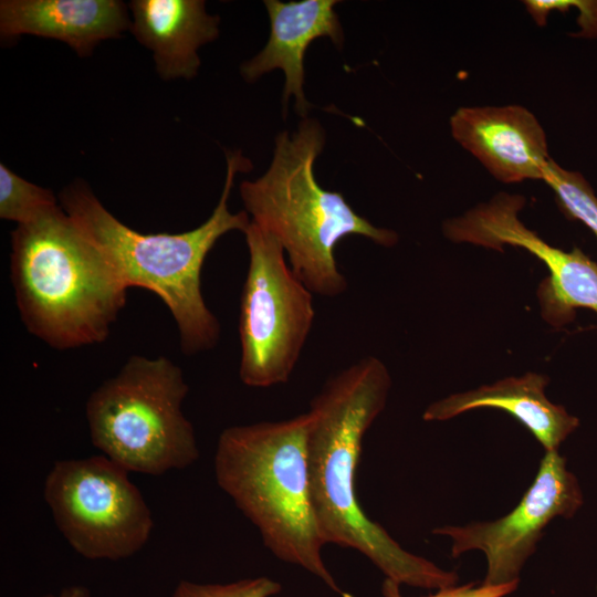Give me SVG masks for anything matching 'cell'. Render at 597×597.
<instances>
[{"mask_svg": "<svg viewBox=\"0 0 597 597\" xmlns=\"http://www.w3.org/2000/svg\"><path fill=\"white\" fill-rule=\"evenodd\" d=\"M391 378L367 356L329 377L310 404L307 451L312 501L325 544L353 548L398 586L439 590L459 575L406 551L359 504L356 468L364 436L385 409Z\"/></svg>", "mask_w": 597, "mask_h": 597, "instance_id": "6da1fadb", "label": "cell"}, {"mask_svg": "<svg viewBox=\"0 0 597 597\" xmlns=\"http://www.w3.org/2000/svg\"><path fill=\"white\" fill-rule=\"evenodd\" d=\"M251 168L240 151L227 154L222 193L211 216L181 233H140L121 222L83 181L60 195L63 210L98 250L127 287L155 293L168 307L178 328L181 352L195 355L212 349L220 324L201 291V271L216 242L226 233L244 232L251 222L245 210L233 213L228 201L234 177Z\"/></svg>", "mask_w": 597, "mask_h": 597, "instance_id": "7a4b0ae2", "label": "cell"}, {"mask_svg": "<svg viewBox=\"0 0 597 597\" xmlns=\"http://www.w3.org/2000/svg\"><path fill=\"white\" fill-rule=\"evenodd\" d=\"M318 121L303 118L297 129L275 138L268 170L240 185V196L251 221L282 247L292 271L313 293L336 297L347 289L338 269L336 245L346 237L360 235L392 247L398 234L358 214L337 191L322 188L314 172L325 145Z\"/></svg>", "mask_w": 597, "mask_h": 597, "instance_id": "3957f363", "label": "cell"}, {"mask_svg": "<svg viewBox=\"0 0 597 597\" xmlns=\"http://www.w3.org/2000/svg\"><path fill=\"white\" fill-rule=\"evenodd\" d=\"M10 274L27 329L63 350L102 343L127 287L61 206L17 226Z\"/></svg>", "mask_w": 597, "mask_h": 597, "instance_id": "277c9868", "label": "cell"}, {"mask_svg": "<svg viewBox=\"0 0 597 597\" xmlns=\"http://www.w3.org/2000/svg\"><path fill=\"white\" fill-rule=\"evenodd\" d=\"M308 415L232 426L218 439V485L258 528L279 559L300 566L342 597L327 569L315 515L307 451Z\"/></svg>", "mask_w": 597, "mask_h": 597, "instance_id": "5b68a950", "label": "cell"}, {"mask_svg": "<svg viewBox=\"0 0 597 597\" xmlns=\"http://www.w3.org/2000/svg\"><path fill=\"white\" fill-rule=\"evenodd\" d=\"M188 391L182 369L166 356L129 357L86 401L92 443L128 472L190 467L200 453L182 411Z\"/></svg>", "mask_w": 597, "mask_h": 597, "instance_id": "8992f818", "label": "cell"}, {"mask_svg": "<svg viewBox=\"0 0 597 597\" xmlns=\"http://www.w3.org/2000/svg\"><path fill=\"white\" fill-rule=\"evenodd\" d=\"M249 266L240 302L241 381L266 388L289 381L311 333L313 293L280 243L252 221L244 230Z\"/></svg>", "mask_w": 597, "mask_h": 597, "instance_id": "52a82bcc", "label": "cell"}, {"mask_svg": "<svg viewBox=\"0 0 597 597\" xmlns=\"http://www.w3.org/2000/svg\"><path fill=\"white\" fill-rule=\"evenodd\" d=\"M128 473L104 454L53 463L44 500L56 527L81 556L118 561L148 542L151 512Z\"/></svg>", "mask_w": 597, "mask_h": 597, "instance_id": "ba28073f", "label": "cell"}, {"mask_svg": "<svg viewBox=\"0 0 597 597\" xmlns=\"http://www.w3.org/2000/svg\"><path fill=\"white\" fill-rule=\"evenodd\" d=\"M583 504L582 488L566 459L558 451H546L532 485L510 513L494 521L437 527L432 533L452 540L454 558L473 549L484 553L483 584L504 585L520 582L545 527L557 516L573 517Z\"/></svg>", "mask_w": 597, "mask_h": 597, "instance_id": "9c48e42d", "label": "cell"}, {"mask_svg": "<svg viewBox=\"0 0 597 597\" xmlns=\"http://www.w3.org/2000/svg\"><path fill=\"white\" fill-rule=\"evenodd\" d=\"M525 198L500 192L464 214L444 221L443 234L453 242L503 251L520 247L540 259L549 275L538 285L542 317L552 326L570 323L575 311L584 307L597 314V263L579 249L566 252L552 247L517 217Z\"/></svg>", "mask_w": 597, "mask_h": 597, "instance_id": "30bf717a", "label": "cell"}, {"mask_svg": "<svg viewBox=\"0 0 597 597\" xmlns=\"http://www.w3.org/2000/svg\"><path fill=\"white\" fill-rule=\"evenodd\" d=\"M453 139L499 181L541 179L548 159L546 134L521 105L460 107L450 117Z\"/></svg>", "mask_w": 597, "mask_h": 597, "instance_id": "8fae6325", "label": "cell"}, {"mask_svg": "<svg viewBox=\"0 0 597 597\" xmlns=\"http://www.w3.org/2000/svg\"><path fill=\"white\" fill-rule=\"evenodd\" d=\"M336 3V0L264 1L270 18L269 40L255 56L241 65L240 72L252 83L273 70H282L285 75L283 112L293 96L295 112L302 118L307 117L311 104L303 86L304 56L310 44L327 36L338 49L343 45V28L334 10Z\"/></svg>", "mask_w": 597, "mask_h": 597, "instance_id": "7c38bea8", "label": "cell"}, {"mask_svg": "<svg viewBox=\"0 0 597 597\" xmlns=\"http://www.w3.org/2000/svg\"><path fill=\"white\" fill-rule=\"evenodd\" d=\"M117 0H2L0 33L4 39L32 34L60 40L87 56L102 40L130 28Z\"/></svg>", "mask_w": 597, "mask_h": 597, "instance_id": "4fadbf2b", "label": "cell"}, {"mask_svg": "<svg viewBox=\"0 0 597 597\" xmlns=\"http://www.w3.org/2000/svg\"><path fill=\"white\" fill-rule=\"evenodd\" d=\"M548 377L527 373L493 385L453 394L430 404L423 411L426 421H444L479 408L500 409L521 422L546 451L558 447L579 426V420L545 395Z\"/></svg>", "mask_w": 597, "mask_h": 597, "instance_id": "5bb4252c", "label": "cell"}, {"mask_svg": "<svg viewBox=\"0 0 597 597\" xmlns=\"http://www.w3.org/2000/svg\"><path fill=\"white\" fill-rule=\"evenodd\" d=\"M130 24L136 39L153 51L164 80L197 75L198 49L219 35L220 19L206 11L202 0H134Z\"/></svg>", "mask_w": 597, "mask_h": 597, "instance_id": "9a60e30c", "label": "cell"}, {"mask_svg": "<svg viewBox=\"0 0 597 597\" xmlns=\"http://www.w3.org/2000/svg\"><path fill=\"white\" fill-rule=\"evenodd\" d=\"M59 207L49 189L36 186L0 165V218L17 226L36 220Z\"/></svg>", "mask_w": 597, "mask_h": 597, "instance_id": "2e32d148", "label": "cell"}, {"mask_svg": "<svg viewBox=\"0 0 597 597\" xmlns=\"http://www.w3.org/2000/svg\"><path fill=\"white\" fill-rule=\"evenodd\" d=\"M542 180L553 189L564 213L582 221L597 238V196L584 176L564 169L549 158L544 166Z\"/></svg>", "mask_w": 597, "mask_h": 597, "instance_id": "e0dca14e", "label": "cell"}, {"mask_svg": "<svg viewBox=\"0 0 597 597\" xmlns=\"http://www.w3.org/2000/svg\"><path fill=\"white\" fill-rule=\"evenodd\" d=\"M281 590L279 582L265 576L227 584H200L182 579L177 584L172 597H272Z\"/></svg>", "mask_w": 597, "mask_h": 597, "instance_id": "ac0fdd59", "label": "cell"}, {"mask_svg": "<svg viewBox=\"0 0 597 597\" xmlns=\"http://www.w3.org/2000/svg\"><path fill=\"white\" fill-rule=\"evenodd\" d=\"M519 583L520 582L493 586L484 585L483 583L479 585L475 583H468L439 589L426 597H505L517 589ZM384 595L386 597H400L399 586L385 580Z\"/></svg>", "mask_w": 597, "mask_h": 597, "instance_id": "d6986e66", "label": "cell"}, {"mask_svg": "<svg viewBox=\"0 0 597 597\" xmlns=\"http://www.w3.org/2000/svg\"><path fill=\"white\" fill-rule=\"evenodd\" d=\"M575 8L579 11L577 23L580 30L572 35L597 38V0H575Z\"/></svg>", "mask_w": 597, "mask_h": 597, "instance_id": "ffe728a7", "label": "cell"}, {"mask_svg": "<svg viewBox=\"0 0 597 597\" xmlns=\"http://www.w3.org/2000/svg\"><path fill=\"white\" fill-rule=\"evenodd\" d=\"M42 597H91V594L83 585H72L62 589L59 595L49 594Z\"/></svg>", "mask_w": 597, "mask_h": 597, "instance_id": "44dd1931", "label": "cell"}]
</instances>
